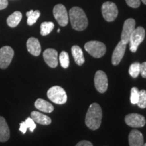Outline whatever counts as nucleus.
<instances>
[{
  "instance_id": "f257e3e1",
  "label": "nucleus",
  "mask_w": 146,
  "mask_h": 146,
  "mask_svg": "<svg viewBox=\"0 0 146 146\" xmlns=\"http://www.w3.org/2000/svg\"><path fill=\"white\" fill-rule=\"evenodd\" d=\"M69 19L72 29L78 31L85 30L88 26L87 19L85 12L79 7H73L69 11Z\"/></svg>"
},
{
  "instance_id": "f03ea898",
  "label": "nucleus",
  "mask_w": 146,
  "mask_h": 146,
  "mask_svg": "<svg viewBox=\"0 0 146 146\" xmlns=\"http://www.w3.org/2000/svg\"><path fill=\"white\" fill-rule=\"evenodd\" d=\"M102 110L100 106L97 103L91 104L85 117V124L91 130L99 129L102 123Z\"/></svg>"
},
{
  "instance_id": "7ed1b4c3",
  "label": "nucleus",
  "mask_w": 146,
  "mask_h": 146,
  "mask_svg": "<svg viewBox=\"0 0 146 146\" xmlns=\"http://www.w3.org/2000/svg\"><path fill=\"white\" fill-rule=\"evenodd\" d=\"M85 50L94 58H100L104 56L106 52V47L102 42L91 41L85 43Z\"/></svg>"
},
{
  "instance_id": "20e7f679",
  "label": "nucleus",
  "mask_w": 146,
  "mask_h": 146,
  "mask_svg": "<svg viewBox=\"0 0 146 146\" xmlns=\"http://www.w3.org/2000/svg\"><path fill=\"white\" fill-rule=\"evenodd\" d=\"M47 97L57 104H64L67 101V95L64 89L60 86H54L47 91Z\"/></svg>"
},
{
  "instance_id": "39448f33",
  "label": "nucleus",
  "mask_w": 146,
  "mask_h": 146,
  "mask_svg": "<svg viewBox=\"0 0 146 146\" xmlns=\"http://www.w3.org/2000/svg\"><path fill=\"white\" fill-rule=\"evenodd\" d=\"M145 31L142 27H138L135 29L129 39V45L131 52L135 53L139 45L145 39Z\"/></svg>"
},
{
  "instance_id": "423d86ee",
  "label": "nucleus",
  "mask_w": 146,
  "mask_h": 146,
  "mask_svg": "<svg viewBox=\"0 0 146 146\" xmlns=\"http://www.w3.org/2000/svg\"><path fill=\"white\" fill-rule=\"evenodd\" d=\"M102 13L105 21L107 22H113L117 18L118 10L114 3L106 1L102 5Z\"/></svg>"
},
{
  "instance_id": "0eeeda50",
  "label": "nucleus",
  "mask_w": 146,
  "mask_h": 146,
  "mask_svg": "<svg viewBox=\"0 0 146 146\" xmlns=\"http://www.w3.org/2000/svg\"><path fill=\"white\" fill-rule=\"evenodd\" d=\"M53 13L55 19L61 27H66L69 21L68 14L66 8L62 4H57L54 6Z\"/></svg>"
},
{
  "instance_id": "6e6552de",
  "label": "nucleus",
  "mask_w": 146,
  "mask_h": 146,
  "mask_svg": "<svg viewBox=\"0 0 146 146\" xmlns=\"http://www.w3.org/2000/svg\"><path fill=\"white\" fill-rule=\"evenodd\" d=\"M13 49L10 46H4L0 49V68L5 69L9 66L14 57Z\"/></svg>"
},
{
  "instance_id": "1a4fd4ad",
  "label": "nucleus",
  "mask_w": 146,
  "mask_h": 146,
  "mask_svg": "<svg viewBox=\"0 0 146 146\" xmlns=\"http://www.w3.org/2000/svg\"><path fill=\"white\" fill-rule=\"evenodd\" d=\"M95 87L98 92L103 94L106 92L108 86V81L106 74L102 70L97 71L94 78Z\"/></svg>"
},
{
  "instance_id": "9d476101",
  "label": "nucleus",
  "mask_w": 146,
  "mask_h": 146,
  "mask_svg": "<svg viewBox=\"0 0 146 146\" xmlns=\"http://www.w3.org/2000/svg\"><path fill=\"white\" fill-rule=\"evenodd\" d=\"M135 21L133 18H129L124 23L121 34V41L126 45L129 43L131 34L135 29Z\"/></svg>"
},
{
  "instance_id": "9b49d317",
  "label": "nucleus",
  "mask_w": 146,
  "mask_h": 146,
  "mask_svg": "<svg viewBox=\"0 0 146 146\" xmlns=\"http://www.w3.org/2000/svg\"><path fill=\"white\" fill-rule=\"evenodd\" d=\"M125 123L128 126L133 128H141L145 126V118L139 114H129L126 116Z\"/></svg>"
},
{
  "instance_id": "f8f14e48",
  "label": "nucleus",
  "mask_w": 146,
  "mask_h": 146,
  "mask_svg": "<svg viewBox=\"0 0 146 146\" xmlns=\"http://www.w3.org/2000/svg\"><path fill=\"white\" fill-rule=\"evenodd\" d=\"M58 52L54 49H47L43 52L45 62L51 68H56L58 64Z\"/></svg>"
},
{
  "instance_id": "ddd939ff",
  "label": "nucleus",
  "mask_w": 146,
  "mask_h": 146,
  "mask_svg": "<svg viewBox=\"0 0 146 146\" xmlns=\"http://www.w3.org/2000/svg\"><path fill=\"white\" fill-rule=\"evenodd\" d=\"M126 47H127V45L123 43L121 41L118 43L112 54V63L113 65L117 66L119 64L120 61L123 59L124 55H125Z\"/></svg>"
},
{
  "instance_id": "4468645a",
  "label": "nucleus",
  "mask_w": 146,
  "mask_h": 146,
  "mask_svg": "<svg viewBox=\"0 0 146 146\" xmlns=\"http://www.w3.org/2000/svg\"><path fill=\"white\" fill-rule=\"evenodd\" d=\"M27 47L28 52L34 56H39L41 52V47L39 40L35 37H31L27 40Z\"/></svg>"
},
{
  "instance_id": "2eb2a0df",
  "label": "nucleus",
  "mask_w": 146,
  "mask_h": 146,
  "mask_svg": "<svg viewBox=\"0 0 146 146\" xmlns=\"http://www.w3.org/2000/svg\"><path fill=\"white\" fill-rule=\"evenodd\" d=\"M129 143L130 146H143L144 144L143 134L135 129L131 131L129 135Z\"/></svg>"
},
{
  "instance_id": "dca6fc26",
  "label": "nucleus",
  "mask_w": 146,
  "mask_h": 146,
  "mask_svg": "<svg viewBox=\"0 0 146 146\" xmlns=\"http://www.w3.org/2000/svg\"><path fill=\"white\" fill-rule=\"evenodd\" d=\"M10 137V129L5 119L2 116H0V142H5Z\"/></svg>"
},
{
  "instance_id": "f3484780",
  "label": "nucleus",
  "mask_w": 146,
  "mask_h": 146,
  "mask_svg": "<svg viewBox=\"0 0 146 146\" xmlns=\"http://www.w3.org/2000/svg\"><path fill=\"white\" fill-rule=\"evenodd\" d=\"M31 118L34 120L35 123H36L40 125H49L52 123V120L49 116L44 115L36 111H33L31 114Z\"/></svg>"
},
{
  "instance_id": "a211bd4d",
  "label": "nucleus",
  "mask_w": 146,
  "mask_h": 146,
  "mask_svg": "<svg viewBox=\"0 0 146 146\" xmlns=\"http://www.w3.org/2000/svg\"><path fill=\"white\" fill-rule=\"evenodd\" d=\"M35 106L36 109L45 113H51L54 111V108L50 102L46 100L39 98L35 102Z\"/></svg>"
},
{
  "instance_id": "6ab92c4d",
  "label": "nucleus",
  "mask_w": 146,
  "mask_h": 146,
  "mask_svg": "<svg viewBox=\"0 0 146 146\" xmlns=\"http://www.w3.org/2000/svg\"><path fill=\"white\" fill-rule=\"evenodd\" d=\"M71 52H72V56L76 64L78 66L83 65L85 62V58H84L83 52L81 47L78 45H74L71 48Z\"/></svg>"
},
{
  "instance_id": "aec40b11",
  "label": "nucleus",
  "mask_w": 146,
  "mask_h": 146,
  "mask_svg": "<svg viewBox=\"0 0 146 146\" xmlns=\"http://www.w3.org/2000/svg\"><path fill=\"white\" fill-rule=\"evenodd\" d=\"M22 18H23V14L21 12L19 11H16L7 18V24L10 27L14 28L18 26L22 20Z\"/></svg>"
},
{
  "instance_id": "412c9836",
  "label": "nucleus",
  "mask_w": 146,
  "mask_h": 146,
  "mask_svg": "<svg viewBox=\"0 0 146 146\" xmlns=\"http://www.w3.org/2000/svg\"><path fill=\"white\" fill-rule=\"evenodd\" d=\"M36 127V124L35 123L34 120L31 117H29L27 118L25 122H23V123L20 124L19 130L20 131H21L22 133L25 134V133H26L27 129H30L31 132H33V131Z\"/></svg>"
},
{
  "instance_id": "4be33fe9",
  "label": "nucleus",
  "mask_w": 146,
  "mask_h": 146,
  "mask_svg": "<svg viewBox=\"0 0 146 146\" xmlns=\"http://www.w3.org/2000/svg\"><path fill=\"white\" fill-rule=\"evenodd\" d=\"M26 15L27 16V24L29 26H32L36 23L38 18H39L41 13L39 10H30L27 12L26 13Z\"/></svg>"
},
{
  "instance_id": "5701e85b",
  "label": "nucleus",
  "mask_w": 146,
  "mask_h": 146,
  "mask_svg": "<svg viewBox=\"0 0 146 146\" xmlns=\"http://www.w3.org/2000/svg\"><path fill=\"white\" fill-rule=\"evenodd\" d=\"M54 29V24L52 22H43L41 25V35L46 36L52 31Z\"/></svg>"
},
{
  "instance_id": "b1692460",
  "label": "nucleus",
  "mask_w": 146,
  "mask_h": 146,
  "mask_svg": "<svg viewBox=\"0 0 146 146\" xmlns=\"http://www.w3.org/2000/svg\"><path fill=\"white\" fill-rule=\"evenodd\" d=\"M59 61L62 67H63L64 68H68L70 65V59L68 53L64 51L62 52L59 56Z\"/></svg>"
},
{
  "instance_id": "393cba45",
  "label": "nucleus",
  "mask_w": 146,
  "mask_h": 146,
  "mask_svg": "<svg viewBox=\"0 0 146 146\" xmlns=\"http://www.w3.org/2000/svg\"><path fill=\"white\" fill-rule=\"evenodd\" d=\"M140 66L141 64L139 62H134L130 66L129 73L133 78H137L140 74Z\"/></svg>"
},
{
  "instance_id": "a878e982",
  "label": "nucleus",
  "mask_w": 146,
  "mask_h": 146,
  "mask_svg": "<svg viewBox=\"0 0 146 146\" xmlns=\"http://www.w3.org/2000/svg\"><path fill=\"white\" fill-rule=\"evenodd\" d=\"M137 104L140 108H146V91L145 89L139 91V97L138 102Z\"/></svg>"
},
{
  "instance_id": "bb28decb",
  "label": "nucleus",
  "mask_w": 146,
  "mask_h": 146,
  "mask_svg": "<svg viewBox=\"0 0 146 146\" xmlns=\"http://www.w3.org/2000/svg\"><path fill=\"white\" fill-rule=\"evenodd\" d=\"M139 97V91L137 87H133L131 90L130 100L132 104H137Z\"/></svg>"
},
{
  "instance_id": "cd10ccee",
  "label": "nucleus",
  "mask_w": 146,
  "mask_h": 146,
  "mask_svg": "<svg viewBox=\"0 0 146 146\" xmlns=\"http://www.w3.org/2000/svg\"><path fill=\"white\" fill-rule=\"evenodd\" d=\"M127 4L133 8H137L141 5V0H125Z\"/></svg>"
},
{
  "instance_id": "c85d7f7f",
  "label": "nucleus",
  "mask_w": 146,
  "mask_h": 146,
  "mask_svg": "<svg viewBox=\"0 0 146 146\" xmlns=\"http://www.w3.org/2000/svg\"><path fill=\"white\" fill-rule=\"evenodd\" d=\"M140 74H141L142 77L146 78V62H144L141 64L140 66Z\"/></svg>"
},
{
  "instance_id": "c756f323",
  "label": "nucleus",
  "mask_w": 146,
  "mask_h": 146,
  "mask_svg": "<svg viewBox=\"0 0 146 146\" xmlns=\"http://www.w3.org/2000/svg\"><path fill=\"white\" fill-rule=\"evenodd\" d=\"M76 146H93V144L90 141H86V140H83V141H79L76 144Z\"/></svg>"
},
{
  "instance_id": "7c9ffc66",
  "label": "nucleus",
  "mask_w": 146,
  "mask_h": 146,
  "mask_svg": "<svg viewBox=\"0 0 146 146\" xmlns=\"http://www.w3.org/2000/svg\"><path fill=\"white\" fill-rule=\"evenodd\" d=\"M8 0H0V10L6 8L8 7Z\"/></svg>"
},
{
  "instance_id": "2f4dec72",
  "label": "nucleus",
  "mask_w": 146,
  "mask_h": 146,
  "mask_svg": "<svg viewBox=\"0 0 146 146\" xmlns=\"http://www.w3.org/2000/svg\"><path fill=\"white\" fill-rule=\"evenodd\" d=\"M141 1H142V2H143L144 4L146 5V0H141Z\"/></svg>"
},
{
  "instance_id": "473e14b6",
  "label": "nucleus",
  "mask_w": 146,
  "mask_h": 146,
  "mask_svg": "<svg viewBox=\"0 0 146 146\" xmlns=\"http://www.w3.org/2000/svg\"><path fill=\"white\" fill-rule=\"evenodd\" d=\"M60 29H58V33H60Z\"/></svg>"
},
{
  "instance_id": "72a5a7b5",
  "label": "nucleus",
  "mask_w": 146,
  "mask_h": 146,
  "mask_svg": "<svg viewBox=\"0 0 146 146\" xmlns=\"http://www.w3.org/2000/svg\"><path fill=\"white\" fill-rule=\"evenodd\" d=\"M143 146H146V143H144Z\"/></svg>"
}]
</instances>
